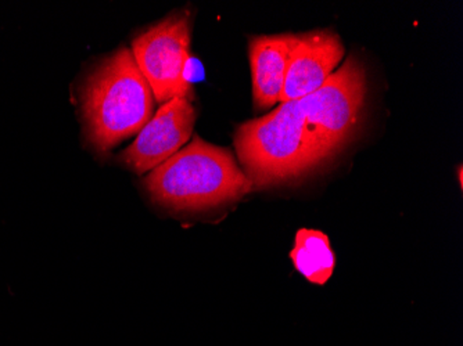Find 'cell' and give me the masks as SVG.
Listing matches in <instances>:
<instances>
[{"mask_svg": "<svg viewBox=\"0 0 463 346\" xmlns=\"http://www.w3.org/2000/svg\"><path fill=\"white\" fill-rule=\"evenodd\" d=\"M80 104L88 140L100 153L142 131L152 119L153 92L129 49H119L92 70Z\"/></svg>", "mask_w": 463, "mask_h": 346, "instance_id": "1", "label": "cell"}, {"mask_svg": "<svg viewBox=\"0 0 463 346\" xmlns=\"http://www.w3.org/2000/svg\"><path fill=\"white\" fill-rule=\"evenodd\" d=\"M145 186L156 202L175 210L220 207L254 189L231 151L200 137L153 169Z\"/></svg>", "mask_w": 463, "mask_h": 346, "instance_id": "2", "label": "cell"}, {"mask_svg": "<svg viewBox=\"0 0 463 346\" xmlns=\"http://www.w3.org/2000/svg\"><path fill=\"white\" fill-rule=\"evenodd\" d=\"M191 46V17L176 13L145 31L132 42L135 61L149 82L157 103L194 98L192 86L182 78Z\"/></svg>", "mask_w": 463, "mask_h": 346, "instance_id": "3", "label": "cell"}, {"mask_svg": "<svg viewBox=\"0 0 463 346\" xmlns=\"http://www.w3.org/2000/svg\"><path fill=\"white\" fill-rule=\"evenodd\" d=\"M196 117L191 100L175 98L166 101L145 125L137 140L119 154V160L137 173L153 171L189 140Z\"/></svg>", "mask_w": 463, "mask_h": 346, "instance_id": "4", "label": "cell"}, {"mask_svg": "<svg viewBox=\"0 0 463 346\" xmlns=\"http://www.w3.org/2000/svg\"><path fill=\"white\" fill-rule=\"evenodd\" d=\"M342 39L332 31L294 35L279 103L321 89L345 57Z\"/></svg>", "mask_w": 463, "mask_h": 346, "instance_id": "5", "label": "cell"}, {"mask_svg": "<svg viewBox=\"0 0 463 346\" xmlns=\"http://www.w3.org/2000/svg\"><path fill=\"white\" fill-rule=\"evenodd\" d=\"M294 35L254 36L249 42L254 104L264 110L279 103Z\"/></svg>", "mask_w": 463, "mask_h": 346, "instance_id": "6", "label": "cell"}, {"mask_svg": "<svg viewBox=\"0 0 463 346\" xmlns=\"http://www.w3.org/2000/svg\"><path fill=\"white\" fill-rule=\"evenodd\" d=\"M291 261L298 273L312 285H326L335 267V255L329 237L319 230L300 229L296 234Z\"/></svg>", "mask_w": 463, "mask_h": 346, "instance_id": "7", "label": "cell"}, {"mask_svg": "<svg viewBox=\"0 0 463 346\" xmlns=\"http://www.w3.org/2000/svg\"><path fill=\"white\" fill-rule=\"evenodd\" d=\"M182 78H184V83L189 86L203 82V80L205 79V71L203 62L200 61L199 59H196V57H187L184 64Z\"/></svg>", "mask_w": 463, "mask_h": 346, "instance_id": "8", "label": "cell"}]
</instances>
